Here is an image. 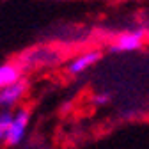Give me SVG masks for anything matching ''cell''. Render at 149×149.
Segmentation results:
<instances>
[{"mask_svg": "<svg viewBox=\"0 0 149 149\" xmlns=\"http://www.w3.org/2000/svg\"><path fill=\"white\" fill-rule=\"evenodd\" d=\"M108 100L110 98H108L107 92H96V94L91 98V101H92V105H94V107H105L108 103Z\"/></svg>", "mask_w": 149, "mask_h": 149, "instance_id": "ba28073f", "label": "cell"}, {"mask_svg": "<svg viewBox=\"0 0 149 149\" xmlns=\"http://www.w3.org/2000/svg\"><path fill=\"white\" fill-rule=\"evenodd\" d=\"M50 2H71V0H50Z\"/></svg>", "mask_w": 149, "mask_h": 149, "instance_id": "30bf717a", "label": "cell"}, {"mask_svg": "<svg viewBox=\"0 0 149 149\" xmlns=\"http://www.w3.org/2000/svg\"><path fill=\"white\" fill-rule=\"evenodd\" d=\"M22 74H23V71L18 66L16 61L0 64V91L14 82H18V80H22Z\"/></svg>", "mask_w": 149, "mask_h": 149, "instance_id": "8992f818", "label": "cell"}, {"mask_svg": "<svg viewBox=\"0 0 149 149\" xmlns=\"http://www.w3.org/2000/svg\"><path fill=\"white\" fill-rule=\"evenodd\" d=\"M144 45H146V32L140 29H130L112 37L110 50L116 53H132L139 52Z\"/></svg>", "mask_w": 149, "mask_h": 149, "instance_id": "3957f363", "label": "cell"}, {"mask_svg": "<svg viewBox=\"0 0 149 149\" xmlns=\"http://www.w3.org/2000/svg\"><path fill=\"white\" fill-rule=\"evenodd\" d=\"M13 112L14 110H0V147L6 146V132L13 121Z\"/></svg>", "mask_w": 149, "mask_h": 149, "instance_id": "52a82bcc", "label": "cell"}, {"mask_svg": "<svg viewBox=\"0 0 149 149\" xmlns=\"http://www.w3.org/2000/svg\"><path fill=\"white\" fill-rule=\"evenodd\" d=\"M29 126H30V110L27 107L16 108L13 112V121L6 132V146L9 147L20 146L29 133Z\"/></svg>", "mask_w": 149, "mask_h": 149, "instance_id": "7a4b0ae2", "label": "cell"}, {"mask_svg": "<svg viewBox=\"0 0 149 149\" xmlns=\"http://www.w3.org/2000/svg\"><path fill=\"white\" fill-rule=\"evenodd\" d=\"M61 52L52 46H36L23 52L16 62L22 68V71H32L41 68H52L61 61Z\"/></svg>", "mask_w": 149, "mask_h": 149, "instance_id": "6da1fadb", "label": "cell"}, {"mask_svg": "<svg viewBox=\"0 0 149 149\" xmlns=\"http://www.w3.org/2000/svg\"><path fill=\"white\" fill-rule=\"evenodd\" d=\"M29 92V84L22 78L6 89L0 91V110H16L20 108Z\"/></svg>", "mask_w": 149, "mask_h": 149, "instance_id": "277c9868", "label": "cell"}, {"mask_svg": "<svg viewBox=\"0 0 149 149\" xmlns=\"http://www.w3.org/2000/svg\"><path fill=\"white\" fill-rule=\"evenodd\" d=\"M101 59V52L96 50V48H91V50H85V52H80L77 53L74 57L68 62L66 66V71L71 74V77H80V74L87 73L89 69H92Z\"/></svg>", "mask_w": 149, "mask_h": 149, "instance_id": "5b68a950", "label": "cell"}, {"mask_svg": "<svg viewBox=\"0 0 149 149\" xmlns=\"http://www.w3.org/2000/svg\"><path fill=\"white\" fill-rule=\"evenodd\" d=\"M144 32H146V43H149V29H146Z\"/></svg>", "mask_w": 149, "mask_h": 149, "instance_id": "9c48e42d", "label": "cell"}]
</instances>
